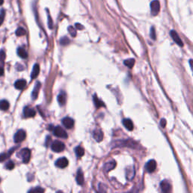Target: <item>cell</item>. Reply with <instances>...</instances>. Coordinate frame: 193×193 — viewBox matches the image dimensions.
<instances>
[{
	"instance_id": "1",
	"label": "cell",
	"mask_w": 193,
	"mask_h": 193,
	"mask_svg": "<svg viewBox=\"0 0 193 193\" xmlns=\"http://www.w3.org/2000/svg\"><path fill=\"white\" fill-rule=\"evenodd\" d=\"M53 132H54V136H56L57 137L63 138V139H67L68 137L67 132H66L64 129L62 127L56 126L55 128H54Z\"/></svg>"
},
{
	"instance_id": "2",
	"label": "cell",
	"mask_w": 193,
	"mask_h": 193,
	"mask_svg": "<svg viewBox=\"0 0 193 193\" xmlns=\"http://www.w3.org/2000/svg\"><path fill=\"white\" fill-rule=\"evenodd\" d=\"M52 149L53 152H60L65 149V145L63 143L59 141V140H55L52 143Z\"/></svg>"
},
{
	"instance_id": "3",
	"label": "cell",
	"mask_w": 193,
	"mask_h": 193,
	"mask_svg": "<svg viewBox=\"0 0 193 193\" xmlns=\"http://www.w3.org/2000/svg\"><path fill=\"white\" fill-rule=\"evenodd\" d=\"M30 155H31V152L29 149H23L22 150H20V153L18 154V155H20V158H21L22 160H23V162L25 164H27L29 161H30Z\"/></svg>"
},
{
	"instance_id": "4",
	"label": "cell",
	"mask_w": 193,
	"mask_h": 193,
	"mask_svg": "<svg viewBox=\"0 0 193 193\" xmlns=\"http://www.w3.org/2000/svg\"><path fill=\"white\" fill-rule=\"evenodd\" d=\"M151 14L153 16H156L160 11V2L159 0H153L150 3Z\"/></svg>"
},
{
	"instance_id": "5",
	"label": "cell",
	"mask_w": 193,
	"mask_h": 193,
	"mask_svg": "<svg viewBox=\"0 0 193 193\" xmlns=\"http://www.w3.org/2000/svg\"><path fill=\"white\" fill-rule=\"evenodd\" d=\"M25 138H26V132L24 130H19L15 134V137H14V141L16 143H19L20 142L24 141Z\"/></svg>"
},
{
	"instance_id": "6",
	"label": "cell",
	"mask_w": 193,
	"mask_h": 193,
	"mask_svg": "<svg viewBox=\"0 0 193 193\" xmlns=\"http://www.w3.org/2000/svg\"><path fill=\"white\" fill-rule=\"evenodd\" d=\"M156 161H155V160H150V161H149L147 163H146V166H145V168H146V171L149 172V173H152V172H154L156 169Z\"/></svg>"
},
{
	"instance_id": "7",
	"label": "cell",
	"mask_w": 193,
	"mask_h": 193,
	"mask_svg": "<svg viewBox=\"0 0 193 193\" xmlns=\"http://www.w3.org/2000/svg\"><path fill=\"white\" fill-rule=\"evenodd\" d=\"M68 160H67V158L65 157H63V158H60V159H58L55 162V165L57 166L59 168H65L68 165Z\"/></svg>"
},
{
	"instance_id": "8",
	"label": "cell",
	"mask_w": 193,
	"mask_h": 193,
	"mask_svg": "<svg viewBox=\"0 0 193 193\" xmlns=\"http://www.w3.org/2000/svg\"><path fill=\"white\" fill-rule=\"evenodd\" d=\"M170 34H171V36L172 37L173 40H174L179 46H181V47L183 46V43H182V40H181V39H180V36H179V35L177 34V32H176L175 30H171V32H170Z\"/></svg>"
},
{
	"instance_id": "9",
	"label": "cell",
	"mask_w": 193,
	"mask_h": 193,
	"mask_svg": "<svg viewBox=\"0 0 193 193\" xmlns=\"http://www.w3.org/2000/svg\"><path fill=\"white\" fill-rule=\"evenodd\" d=\"M160 187L163 192H169L171 190V186L167 180H162L160 183Z\"/></svg>"
},
{
	"instance_id": "10",
	"label": "cell",
	"mask_w": 193,
	"mask_h": 193,
	"mask_svg": "<svg viewBox=\"0 0 193 193\" xmlns=\"http://www.w3.org/2000/svg\"><path fill=\"white\" fill-rule=\"evenodd\" d=\"M62 124L66 128L70 129L74 125V121L73 118H69V117H66L62 119Z\"/></svg>"
},
{
	"instance_id": "11",
	"label": "cell",
	"mask_w": 193,
	"mask_h": 193,
	"mask_svg": "<svg viewBox=\"0 0 193 193\" xmlns=\"http://www.w3.org/2000/svg\"><path fill=\"white\" fill-rule=\"evenodd\" d=\"M93 137L96 142H100L103 140V134L101 130L100 129H96L93 132Z\"/></svg>"
},
{
	"instance_id": "12",
	"label": "cell",
	"mask_w": 193,
	"mask_h": 193,
	"mask_svg": "<svg viewBox=\"0 0 193 193\" xmlns=\"http://www.w3.org/2000/svg\"><path fill=\"white\" fill-rule=\"evenodd\" d=\"M24 115L26 118H31L36 116V111L31 107L26 106L24 110Z\"/></svg>"
},
{
	"instance_id": "13",
	"label": "cell",
	"mask_w": 193,
	"mask_h": 193,
	"mask_svg": "<svg viewBox=\"0 0 193 193\" xmlns=\"http://www.w3.org/2000/svg\"><path fill=\"white\" fill-rule=\"evenodd\" d=\"M40 88H41V83L39 82H37L35 85V87L33 88V91L32 92V100H36V99L38 97V95H39V90H40Z\"/></svg>"
},
{
	"instance_id": "14",
	"label": "cell",
	"mask_w": 193,
	"mask_h": 193,
	"mask_svg": "<svg viewBox=\"0 0 193 193\" xmlns=\"http://www.w3.org/2000/svg\"><path fill=\"white\" fill-rule=\"evenodd\" d=\"M122 124L124 126V128L127 130H128V131H132L134 129V124L130 118H124V119H123Z\"/></svg>"
},
{
	"instance_id": "15",
	"label": "cell",
	"mask_w": 193,
	"mask_h": 193,
	"mask_svg": "<svg viewBox=\"0 0 193 193\" xmlns=\"http://www.w3.org/2000/svg\"><path fill=\"white\" fill-rule=\"evenodd\" d=\"M67 100V95L64 91H61V92L58 95V102L60 106H63L66 103Z\"/></svg>"
},
{
	"instance_id": "16",
	"label": "cell",
	"mask_w": 193,
	"mask_h": 193,
	"mask_svg": "<svg viewBox=\"0 0 193 193\" xmlns=\"http://www.w3.org/2000/svg\"><path fill=\"white\" fill-rule=\"evenodd\" d=\"M26 85V80L19 79L16 81L15 83V87L18 90H23Z\"/></svg>"
},
{
	"instance_id": "17",
	"label": "cell",
	"mask_w": 193,
	"mask_h": 193,
	"mask_svg": "<svg viewBox=\"0 0 193 193\" xmlns=\"http://www.w3.org/2000/svg\"><path fill=\"white\" fill-rule=\"evenodd\" d=\"M39 70H40V69H39V65L38 63H36L33 66L32 73H31V79H36L38 76L39 73Z\"/></svg>"
},
{
	"instance_id": "18",
	"label": "cell",
	"mask_w": 193,
	"mask_h": 193,
	"mask_svg": "<svg viewBox=\"0 0 193 193\" xmlns=\"http://www.w3.org/2000/svg\"><path fill=\"white\" fill-rule=\"evenodd\" d=\"M76 181L79 185H83L84 183V176L82 170L79 169L77 172V176H76Z\"/></svg>"
},
{
	"instance_id": "19",
	"label": "cell",
	"mask_w": 193,
	"mask_h": 193,
	"mask_svg": "<svg viewBox=\"0 0 193 193\" xmlns=\"http://www.w3.org/2000/svg\"><path fill=\"white\" fill-rule=\"evenodd\" d=\"M116 161H109V162H106V163L105 164L104 167H103V168H104V170H105L106 171H110L113 169L114 167H116Z\"/></svg>"
},
{
	"instance_id": "20",
	"label": "cell",
	"mask_w": 193,
	"mask_h": 193,
	"mask_svg": "<svg viewBox=\"0 0 193 193\" xmlns=\"http://www.w3.org/2000/svg\"><path fill=\"white\" fill-rule=\"evenodd\" d=\"M17 54L20 58H23V59H26L27 58V52H26V50L24 49V48H18L17 49Z\"/></svg>"
},
{
	"instance_id": "21",
	"label": "cell",
	"mask_w": 193,
	"mask_h": 193,
	"mask_svg": "<svg viewBox=\"0 0 193 193\" xmlns=\"http://www.w3.org/2000/svg\"><path fill=\"white\" fill-rule=\"evenodd\" d=\"M93 100H94L95 105L96 108H100L101 107V106H104V103H103V101H101L96 96V95H94Z\"/></svg>"
},
{
	"instance_id": "22",
	"label": "cell",
	"mask_w": 193,
	"mask_h": 193,
	"mask_svg": "<svg viewBox=\"0 0 193 193\" xmlns=\"http://www.w3.org/2000/svg\"><path fill=\"white\" fill-rule=\"evenodd\" d=\"M10 106V104H9V101L6 100H3L0 101V110H7Z\"/></svg>"
},
{
	"instance_id": "23",
	"label": "cell",
	"mask_w": 193,
	"mask_h": 193,
	"mask_svg": "<svg viewBox=\"0 0 193 193\" xmlns=\"http://www.w3.org/2000/svg\"><path fill=\"white\" fill-rule=\"evenodd\" d=\"M134 63H135V60L133 59V58H131V59H127L124 61V64L128 67V68L131 69L133 68V67L134 66Z\"/></svg>"
},
{
	"instance_id": "24",
	"label": "cell",
	"mask_w": 193,
	"mask_h": 193,
	"mask_svg": "<svg viewBox=\"0 0 193 193\" xmlns=\"http://www.w3.org/2000/svg\"><path fill=\"white\" fill-rule=\"evenodd\" d=\"M75 155H76V156L78 158H80V157L83 156L84 154H85V150H84V149L81 146H77V147H75Z\"/></svg>"
},
{
	"instance_id": "25",
	"label": "cell",
	"mask_w": 193,
	"mask_h": 193,
	"mask_svg": "<svg viewBox=\"0 0 193 193\" xmlns=\"http://www.w3.org/2000/svg\"><path fill=\"white\" fill-rule=\"evenodd\" d=\"M12 152L13 151L10 150V152H9L8 153H2V154H0V161H3L6 159H8L10 156V155L12 153Z\"/></svg>"
},
{
	"instance_id": "26",
	"label": "cell",
	"mask_w": 193,
	"mask_h": 193,
	"mask_svg": "<svg viewBox=\"0 0 193 193\" xmlns=\"http://www.w3.org/2000/svg\"><path fill=\"white\" fill-rule=\"evenodd\" d=\"M26 34V30H24L23 27L17 28V30H16V35L17 36H22Z\"/></svg>"
},
{
	"instance_id": "27",
	"label": "cell",
	"mask_w": 193,
	"mask_h": 193,
	"mask_svg": "<svg viewBox=\"0 0 193 193\" xmlns=\"http://www.w3.org/2000/svg\"><path fill=\"white\" fill-rule=\"evenodd\" d=\"M69 42H70V41H69V39H68L67 36L62 37L60 40V45H68Z\"/></svg>"
},
{
	"instance_id": "28",
	"label": "cell",
	"mask_w": 193,
	"mask_h": 193,
	"mask_svg": "<svg viewBox=\"0 0 193 193\" xmlns=\"http://www.w3.org/2000/svg\"><path fill=\"white\" fill-rule=\"evenodd\" d=\"M68 32H69V34L71 35V36L73 37L76 36V30H75V29L73 27V26H69V27H68Z\"/></svg>"
},
{
	"instance_id": "29",
	"label": "cell",
	"mask_w": 193,
	"mask_h": 193,
	"mask_svg": "<svg viewBox=\"0 0 193 193\" xmlns=\"http://www.w3.org/2000/svg\"><path fill=\"white\" fill-rule=\"evenodd\" d=\"M5 167H6V169L8 170H12L14 169V167H15V164L12 161H8L5 165Z\"/></svg>"
},
{
	"instance_id": "30",
	"label": "cell",
	"mask_w": 193,
	"mask_h": 193,
	"mask_svg": "<svg viewBox=\"0 0 193 193\" xmlns=\"http://www.w3.org/2000/svg\"><path fill=\"white\" fill-rule=\"evenodd\" d=\"M5 15V11L4 9H2L1 12H0V26L2 25L3 21H4Z\"/></svg>"
},
{
	"instance_id": "31",
	"label": "cell",
	"mask_w": 193,
	"mask_h": 193,
	"mask_svg": "<svg viewBox=\"0 0 193 193\" xmlns=\"http://www.w3.org/2000/svg\"><path fill=\"white\" fill-rule=\"evenodd\" d=\"M5 59V53L3 51L0 52V64L4 63V60Z\"/></svg>"
},
{
	"instance_id": "32",
	"label": "cell",
	"mask_w": 193,
	"mask_h": 193,
	"mask_svg": "<svg viewBox=\"0 0 193 193\" xmlns=\"http://www.w3.org/2000/svg\"><path fill=\"white\" fill-rule=\"evenodd\" d=\"M150 37L153 40H155L156 39V35H155V30L154 26H152L150 30Z\"/></svg>"
},
{
	"instance_id": "33",
	"label": "cell",
	"mask_w": 193,
	"mask_h": 193,
	"mask_svg": "<svg viewBox=\"0 0 193 193\" xmlns=\"http://www.w3.org/2000/svg\"><path fill=\"white\" fill-rule=\"evenodd\" d=\"M45 191L44 189H42L41 187H36V188H35L33 189H30V192H43Z\"/></svg>"
},
{
	"instance_id": "34",
	"label": "cell",
	"mask_w": 193,
	"mask_h": 193,
	"mask_svg": "<svg viewBox=\"0 0 193 193\" xmlns=\"http://www.w3.org/2000/svg\"><path fill=\"white\" fill-rule=\"evenodd\" d=\"M48 26H49L50 29H52V26H53V23H52V17L50 16L49 15H48Z\"/></svg>"
},
{
	"instance_id": "35",
	"label": "cell",
	"mask_w": 193,
	"mask_h": 193,
	"mask_svg": "<svg viewBox=\"0 0 193 193\" xmlns=\"http://www.w3.org/2000/svg\"><path fill=\"white\" fill-rule=\"evenodd\" d=\"M75 27H76V29L79 30H82L84 29V26H82V24H78V23H76L75 24Z\"/></svg>"
},
{
	"instance_id": "36",
	"label": "cell",
	"mask_w": 193,
	"mask_h": 193,
	"mask_svg": "<svg viewBox=\"0 0 193 193\" xmlns=\"http://www.w3.org/2000/svg\"><path fill=\"white\" fill-rule=\"evenodd\" d=\"M160 124H161V126L162 127V128H165L166 126V120L165 119V118H162L161 120V122H160Z\"/></svg>"
},
{
	"instance_id": "37",
	"label": "cell",
	"mask_w": 193,
	"mask_h": 193,
	"mask_svg": "<svg viewBox=\"0 0 193 193\" xmlns=\"http://www.w3.org/2000/svg\"><path fill=\"white\" fill-rule=\"evenodd\" d=\"M51 141V137H47V138H46V143H45V145L46 146H48V143H49V142Z\"/></svg>"
},
{
	"instance_id": "38",
	"label": "cell",
	"mask_w": 193,
	"mask_h": 193,
	"mask_svg": "<svg viewBox=\"0 0 193 193\" xmlns=\"http://www.w3.org/2000/svg\"><path fill=\"white\" fill-rule=\"evenodd\" d=\"M3 74H4V69L2 68V67L0 66V76H2Z\"/></svg>"
},
{
	"instance_id": "39",
	"label": "cell",
	"mask_w": 193,
	"mask_h": 193,
	"mask_svg": "<svg viewBox=\"0 0 193 193\" xmlns=\"http://www.w3.org/2000/svg\"><path fill=\"white\" fill-rule=\"evenodd\" d=\"M192 59H190V60H189V65H190V68H191V69H192Z\"/></svg>"
},
{
	"instance_id": "40",
	"label": "cell",
	"mask_w": 193,
	"mask_h": 193,
	"mask_svg": "<svg viewBox=\"0 0 193 193\" xmlns=\"http://www.w3.org/2000/svg\"><path fill=\"white\" fill-rule=\"evenodd\" d=\"M3 2H4V0H0V5H2L3 4Z\"/></svg>"
}]
</instances>
